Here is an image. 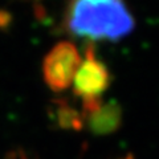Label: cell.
Returning a JSON list of instances; mask_svg holds the SVG:
<instances>
[{
    "mask_svg": "<svg viewBox=\"0 0 159 159\" xmlns=\"http://www.w3.org/2000/svg\"><path fill=\"white\" fill-rule=\"evenodd\" d=\"M64 28L88 43L118 41L135 28V19L125 0H69Z\"/></svg>",
    "mask_w": 159,
    "mask_h": 159,
    "instance_id": "cell-1",
    "label": "cell"
},
{
    "mask_svg": "<svg viewBox=\"0 0 159 159\" xmlns=\"http://www.w3.org/2000/svg\"><path fill=\"white\" fill-rule=\"evenodd\" d=\"M110 72L98 57L94 44L89 43L74 74L72 89L82 105V113L92 111L103 102L102 96L110 85Z\"/></svg>",
    "mask_w": 159,
    "mask_h": 159,
    "instance_id": "cell-2",
    "label": "cell"
},
{
    "mask_svg": "<svg viewBox=\"0 0 159 159\" xmlns=\"http://www.w3.org/2000/svg\"><path fill=\"white\" fill-rule=\"evenodd\" d=\"M81 58L76 44L70 41L57 43L43 60V78L45 85L56 93L69 89Z\"/></svg>",
    "mask_w": 159,
    "mask_h": 159,
    "instance_id": "cell-3",
    "label": "cell"
},
{
    "mask_svg": "<svg viewBox=\"0 0 159 159\" xmlns=\"http://www.w3.org/2000/svg\"><path fill=\"white\" fill-rule=\"evenodd\" d=\"M82 121L93 134L107 135L117 130L121 125V109L114 102H102L92 111L82 113Z\"/></svg>",
    "mask_w": 159,
    "mask_h": 159,
    "instance_id": "cell-4",
    "label": "cell"
},
{
    "mask_svg": "<svg viewBox=\"0 0 159 159\" xmlns=\"http://www.w3.org/2000/svg\"><path fill=\"white\" fill-rule=\"evenodd\" d=\"M20 159H29V158L25 155V154H21V155H20Z\"/></svg>",
    "mask_w": 159,
    "mask_h": 159,
    "instance_id": "cell-5",
    "label": "cell"
},
{
    "mask_svg": "<svg viewBox=\"0 0 159 159\" xmlns=\"http://www.w3.org/2000/svg\"><path fill=\"white\" fill-rule=\"evenodd\" d=\"M121 159H134L131 155H127V157H125V158H121Z\"/></svg>",
    "mask_w": 159,
    "mask_h": 159,
    "instance_id": "cell-6",
    "label": "cell"
}]
</instances>
